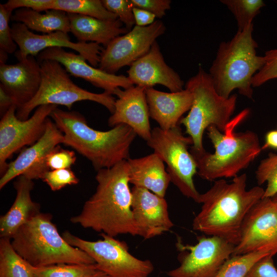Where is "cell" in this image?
Returning <instances> with one entry per match:
<instances>
[{
  "label": "cell",
  "mask_w": 277,
  "mask_h": 277,
  "mask_svg": "<svg viewBox=\"0 0 277 277\" xmlns=\"http://www.w3.org/2000/svg\"><path fill=\"white\" fill-rule=\"evenodd\" d=\"M12 13L0 4V63H5L8 54L15 53L17 44L14 41L9 22Z\"/></svg>",
  "instance_id": "obj_33"
},
{
  "label": "cell",
  "mask_w": 277,
  "mask_h": 277,
  "mask_svg": "<svg viewBox=\"0 0 277 277\" xmlns=\"http://www.w3.org/2000/svg\"><path fill=\"white\" fill-rule=\"evenodd\" d=\"M62 235L68 244L89 255L100 270L112 277H149L154 270L150 260L135 257L126 243L115 237L101 233L102 239L90 241L68 231Z\"/></svg>",
  "instance_id": "obj_10"
},
{
  "label": "cell",
  "mask_w": 277,
  "mask_h": 277,
  "mask_svg": "<svg viewBox=\"0 0 277 277\" xmlns=\"http://www.w3.org/2000/svg\"><path fill=\"white\" fill-rule=\"evenodd\" d=\"M135 25L140 27L147 26L155 21V15L143 9L133 7L132 9Z\"/></svg>",
  "instance_id": "obj_40"
},
{
  "label": "cell",
  "mask_w": 277,
  "mask_h": 277,
  "mask_svg": "<svg viewBox=\"0 0 277 277\" xmlns=\"http://www.w3.org/2000/svg\"><path fill=\"white\" fill-rule=\"evenodd\" d=\"M145 92L150 117L165 130L177 126L193 102L192 93L185 88L176 92H166L150 87L146 88Z\"/></svg>",
  "instance_id": "obj_22"
},
{
  "label": "cell",
  "mask_w": 277,
  "mask_h": 277,
  "mask_svg": "<svg viewBox=\"0 0 277 277\" xmlns=\"http://www.w3.org/2000/svg\"><path fill=\"white\" fill-rule=\"evenodd\" d=\"M10 20L23 24L30 30L45 34L70 32L68 14L61 10H48L42 13L29 8H21L14 10Z\"/></svg>",
  "instance_id": "obj_27"
},
{
  "label": "cell",
  "mask_w": 277,
  "mask_h": 277,
  "mask_svg": "<svg viewBox=\"0 0 277 277\" xmlns=\"http://www.w3.org/2000/svg\"><path fill=\"white\" fill-rule=\"evenodd\" d=\"M165 30L166 27L160 20L147 26L135 25L126 33L114 38L104 48L100 55L99 68L115 74L123 67L130 66L149 51L156 39Z\"/></svg>",
  "instance_id": "obj_13"
},
{
  "label": "cell",
  "mask_w": 277,
  "mask_h": 277,
  "mask_svg": "<svg viewBox=\"0 0 277 277\" xmlns=\"http://www.w3.org/2000/svg\"><path fill=\"white\" fill-rule=\"evenodd\" d=\"M16 196L9 210L0 217V236L11 239L17 230L40 212V205L34 202L31 191L34 183L23 175L14 182Z\"/></svg>",
  "instance_id": "obj_23"
},
{
  "label": "cell",
  "mask_w": 277,
  "mask_h": 277,
  "mask_svg": "<svg viewBox=\"0 0 277 277\" xmlns=\"http://www.w3.org/2000/svg\"><path fill=\"white\" fill-rule=\"evenodd\" d=\"M255 252L277 253V203L272 198L262 199L247 214L232 255Z\"/></svg>",
  "instance_id": "obj_12"
},
{
  "label": "cell",
  "mask_w": 277,
  "mask_h": 277,
  "mask_svg": "<svg viewBox=\"0 0 277 277\" xmlns=\"http://www.w3.org/2000/svg\"><path fill=\"white\" fill-rule=\"evenodd\" d=\"M54 105L38 106L33 115L26 120L16 115L17 106L13 104L0 121V173L7 170L8 160L14 153L25 146H31L43 135L47 120L57 108Z\"/></svg>",
  "instance_id": "obj_11"
},
{
  "label": "cell",
  "mask_w": 277,
  "mask_h": 277,
  "mask_svg": "<svg viewBox=\"0 0 277 277\" xmlns=\"http://www.w3.org/2000/svg\"><path fill=\"white\" fill-rule=\"evenodd\" d=\"M268 148L277 149V130L269 131L266 134L265 143L261 149L263 150Z\"/></svg>",
  "instance_id": "obj_42"
},
{
  "label": "cell",
  "mask_w": 277,
  "mask_h": 277,
  "mask_svg": "<svg viewBox=\"0 0 277 277\" xmlns=\"http://www.w3.org/2000/svg\"><path fill=\"white\" fill-rule=\"evenodd\" d=\"M64 134L49 117L42 137L30 147L23 149L17 157L8 163L6 171L1 176L0 189L10 181L23 175L31 180L41 179L49 170L45 164L47 154L56 146L63 143Z\"/></svg>",
  "instance_id": "obj_16"
},
{
  "label": "cell",
  "mask_w": 277,
  "mask_h": 277,
  "mask_svg": "<svg viewBox=\"0 0 277 277\" xmlns=\"http://www.w3.org/2000/svg\"><path fill=\"white\" fill-rule=\"evenodd\" d=\"M100 271L95 264L33 266L34 277H94Z\"/></svg>",
  "instance_id": "obj_29"
},
{
  "label": "cell",
  "mask_w": 277,
  "mask_h": 277,
  "mask_svg": "<svg viewBox=\"0 0 277 277\" xmlns=\"http://www.w3.org/2000/svg\"><path fill=\"white\" fill-rule=\"evenodd\" d=\"M272 200L277 203V194L272 197Z\"/></svg>",
  "instance_id": "obj_44"
},
{
  "label": "cell",
  "mask_w": 277,
  "mask_h": 277,
  "mask_svg": "<svg viewBox=\"0 0 277 277\" xmlns=\"http://www.w3.org/2000/svg\"><path fill=\"white\" fill-rule=\"evenodd\" d=\"M127 73V77L133 85L147 88L161 85L171 92L184 89L183 81L165 63L156 41L146 54L130 66Z\"/></svg>",
  "instance_id": "obj_21"
},
{
  "label": "cell",
  "mask_w": 277,
  "mask_h": 277,
  "mask_svg": "<svg viewBox=\"0 0 277 277\" xmlns=\"http://www.w3.org/2000/svg\"><path fill=\"white\" fill-rule=\"evenodd\" d=\"M131 210L139 236L145 240L160 235L174 226L170 219L164 197L147 189L134 187L131 190Z\"/></svg>",
  "instance_id": "obj_18"
},
{
  "label": "cell",
  "mask_w": 277,
  "mask_h": 277,
  "mask_svg": "<svg viewBox=\"0 0 277 277\" xmlns=\"http://www.w3.org/2000/svg\"><path fill=\"white\" fill-rule=\"evenodd\" d=\"M249 112V109H245L231 119L224 132L214 126L208 127L207 135L214 152L192 154L197 164V173L202 179L211 181L234 177L259 155L262 149L255 132L250 130L234 132Z\"/></svg>",
  "instance_id": "obj_4"
},
{
  "label": "cell",
  "mask_w": 277,
  "mask_h": 277,
  "mask_svg": "<svg viewBox=\"0 0 277 277\" xmlns=\"http://www.w3.org/2000/svg\"><path fill=\"white\" fill-rule=\"evenodd\" d=\"M147 145L167 164V171L171 182L185 196L200 203L201 194L193 182L197 172L196 161L188 150L193 142L190 136H185L177 126L168 130L159 127L151 130Z\"/></svg>",
  "instance_id": "obj_9"
},
{
  "label": "cell",
  "mask_w": 277,
  "mask_h": 277,
  "mask_svg": "<svg viewBox=\"0 0 277 277\" xmlns=\"http://www.w3.org/2000/svg\"><path fill=\"white\" fill-rule=\"evenodd\" d=\"M11 31L12 38L19 47V50L14 53L18 61L29 55L37 56L41 52L49 48L66 47L77 52L90 65L94 67L99 65L104 48L98 44L72 42L68 33L61 31L35 34L21 23H13Z\"/></svg>",
  "instance_id": "obj_15"
},
{
  "label": "cell",
  "mask_w": 277,
  "mask_h": 277,
  "mask_svg": "<svg viewBox=\"0 0 277 277\" xmlns=\"http://www.w3.org/2000/svg\"><path fill=\"white\" fill-rule=\"evenodd\" d=\"M127 161L129 183L164 197L171 180L164 162L157 154L153 152L140 158H129Z\"/></svg>",
  "instance_id": "obj_24"
},
{
  "label": "cell",
  "mask_w": 277,
  "mask_h": 277,
  "mask_svg": "<svg viewBox=\"0 0 277 277\" xmlns=\"http://www.w3.org/2000/svg\"><path fill=\"white\" fill-rule=\"evenodd\" d=\"M94 277H112L109 275L100 271Z\"/></svg>",
  "instance_id": "obj_43"
},
{
  "label": "cell",
  "mask_w": 277,
  "mask_h": 277,
  "mask_svg": "<svg viewBox=\"0 0 277 277\" xmlns=\"http://www.w3.org/2000/svg\"><path fill=\"white\" fill-rule=\"evenodd\" d=\"M259 185L267 182L262 199L272 198L277 194V154L270 153L261 161L255 171Z\"/></svg>",
  "instance_id": "obj_32"
},
{
  "label": "cell",
  "mask_w": 277,
  "mask_h": 277,
  "mask_svg": "<svg viewBox=\"0 0 277 277\" xmlns=\"http://www.w3.org/2000/svg\"><path fill=\"white\" fill-rule=\"evenodd\" d=\"M105 8L114 14L130 31L135 25L131 0H102Z\"/></svg>",
  "instance_id": "obj_34"
},
{
  "label": "cell",
  "mask_w": 277,
  "mask_h": 277,
  "mask_svg": "<svg viewBox=\"0 0 277 277\" xmlns=\"http://www.w3.org/2000/svg\"><path fill=\"white\" fill-rule=\"evenodd\" d=\"M0 87L12 98L17 109L38 91L41 82L40 64L32 55L14 64L0 63Z\"/></svg>",
  "instance_id": "obj_20"
},
{
  "label": "cell",
  "mask_w": 277,
  "mask_h": 277,
  "mask_svg": "<svg viewBox=\"0 0 277 277\" xmlns=\"http://www.w3.org/2000/svg\"><path fill=\"white\" fill-rule=\"evenodd\" d=\"M234 16L238 31H242L253 23L254 18L265 5L262 0H221Z\"/></svg>",
  "instance_id": "obj_31"
},
{
  "label": "cell",
  "mask_w": 277,
  "mask_h": 277,
  "mask_svg": "<svg viewBox=\"0 0 277 277\" xmlns=\"http://www.w3.org/2000/svg\"><path fill=\"white\" fill-rule=\"evenodd\" d=\"M185 88L192 94L193 102L188 114L180 123L192 140L190 152L201 154L206 151L203 145L204 131L210 126L224 132L231 120L237 101L236 94L228 98L216 91L210 74L199 66L197 73L186 82Z\"/></svg>",
  "instance_id": "obj_7"
},
{
  "label": "cell",
  "mask_w": 277,
  "mask_h": 277,
  "mask_svg": "<svg viewBox=\"0 0 277 277\" xmlns=\"http://www.w3.org/2000/svg\"><path fill=\"white\" fill-rule=\"evenodd\" d=\"M247 180L245 173L236 176L230 183L219 179L201 194L202 205L193 220V229L236 245L246 216L264 193L260 186L247 190Z\"/></svg>",
  "instance_id": "obj_2"
},
{
  "label": "cell",
  "mask_w": 277,
  "mask_h": 277,
  "mask_svg": "<svg viewBox=\"0 0 277 277\" xmlns=\"http://www.w3.org/2000/svg\"><path fill=\"white\" fill-rule=\"evenodd\" d=\"M178 246L188 251L176 268L167 272L169 277H214L233 254L235 245L224 239L202 236L194 245Z\"/></svg>",
  "instance_id": "obj_14"
},
{
  "label": "cell",
  "mask_w": 277,
  "mask_h": 277,
  "mask_svg": "<svg viewBox=\"0 0 277 277\" xmlns=\"http://www.w3.org/2000/svg\"><path fill=\"white\" fill-rule=\"evenodd\" d=\"M253 30L251 23L219 46L209 74L216 92L225 98L235 89L245 97L252 98V78L265 63L264 56L256 54L258 44L253 38Z\"/></svg>",
  "instance_id": "obj_5"
},
{
  "label": "cell",
  "mask_w": 277,
  "mask_h": 277,
  "mask_svg": "<svg viewBox=\"0 0 277 277\" xmlns=\"http://www.w3.org/2000/svg\"><path fill=\"white\" fill-rule=\"evenodd\" d=\"M14 104L12 98L0 87V110L3 116L10 107Z\"/></svg>",
  "instance_id": "obj_41"
},
{
  "label": "cell",
  "mask_w": 277,
  "mask_h": 277,
  "mask_svg": "<svg viewBox=\"0 0 277 277\" xmlns=\"http://www.w3.org/2000/svg\"><path fill=\"white\" fill-rule=\"evenodd\" d=\"M267 255H270L261 252L232 255L214 277H246L254 265Z\"/></svg>",
  "instance_id": "obj_30"
},
{
  "label": "cell",
  "mask_w": 277,
  "mask_h": 277,
  "mask_svg": "<svg viewBox=\"0 0 277 277\" xmlns=\"http://www.w3.org/2000/svg\"><path fill=\"white\" fill-rule=\"evenodd\" d=\"M133 7L143 9L162 18L166 11L170 9V0H131Z\"/></svg>",
  "instance_id": "obj_38"
},
{
  "label": "cell",
  "mask_w": 277,
  "mask_h": 277,
  "mask_svg": "<svg viewBox=\"0 0 277 277\" xmlns=\"http://www.w3.org/2000/svg\"><path fill=\"white\" fill-rule=\"evenodd\" d=\"M76 160L73 151L64 149L57 145L47 154L45 164L49 170L70 168Z\"/></svg>",
  "instance_id": "obj_37"
},
{
  "label": "cell",
  "mask_w": 277,
  "mask_h": 277,
  "mask_svg": "<svg viewBox=\"0 0 277 277\" xmlns=\"http://www.w3.org/2000/svg\"><path fill=\"white\" fill-rule=\"evenodd\" d=\"M276 30H277V28H276Z\"/></svg>",
  "instance_id": "obj_45"
},
{
  "label": "cell",
  "mask_w": 277,
  "mask_h": 277,
  "mask_svg": "<svg viewBox=\"0 0 277 277\" xmlns=\"http://www.w3.org/2000/svg\"><path fill=\"white\" fill-rule=\"evenodd\" d=\"M39 63L40 87L29 102L16 109V115L18 119L27 120L31 112L41 105H62L70 110L75 103L83 101L97 103L111 114L113 113L115 99L112 94L105 91L93 93L78 87L70 79L64 67L56 61L44 60Z\"/></svg>",
  "instance_id": "obj_8"
},
{
  "label": "cell",
  "mask_w": 277,
  "mask_h": 277,
  "mask_svg": "<svg viewBox=\"0 0 277 277\" xmlns=\"http://www.w3.org/2000/svg\"><path fill=\"white\" fill-rule=\"evenodd\" d=\"M127 160L97 171L96 190L87 200L81 213L71 217L73 224L115 237L139 236L132 210Z\"/></svg>",
  "instance_id": "obj_1"
},
{
  "label": "cell",
  "mask_w": 277,
  "mask_h": 277,
  "mask_svg": "<svg viewBox=\"0 0 277 277\" xmlns=\"http://www.w3.org/2000/svg\"><path fill=\"white\" fill-rule=\"evenodd\" d=\"M48 213L39 212L22 226L11 239L17 253L34 267L62 264H94L82 250L68 244Z\"/></svg>",
  "instance_id": "obj_6"
},
{
  "label": "cell",
  "mask_w": 277,
  "mask_h": 277,
  "mask_svg": "<svg viewBox=\"0 0 277 277\" xmlns=\"http://www.w3.org/2000/svg\"><path fill=\"white\" fill-rule=\"evenodd\" d=\"M0 277H34L33 266L14 250L11 239H0Z\"/></svg>",
  "instance_id": "obj_28"
},
{
  "label": "cell",
  "mask_w": 277,
  "mask_h": 277,
  "mask_svg": "<svg viewBox=\"0 0 277 277\" xmlns=\"http://www.w3.org/2000/svg\"><path fill=\"white\" fill-rule=\"evenodd\" d=\"M42 180L55 191L64 188L67 185H76L79 182L71 168L62 169L47 171Z\"/></svg>",
  "instance_id": "obj_36"
},
{
  "label": "cell",
  "mask_w": 277,
  "mask_h": 277,
  "mask_svg": "<svg viewBox=\"0 0 277 277\" xmlns=\"http://www.w3.org/2000/svg\"><path fill=\"white\" fill-rule=\"evenodd\" d=\"M67 14L70 32L78 42H91L106 47L114 38L129 31L118 18L105 20L78 14Z\"/></svg>",
  "instance_id": "obj_25"
},
{
  "label": "cell",
  "mask_w": 277,
  "mask_h": 277,
  "mask_svg": "<svg viewBox=\"0 0 277 277\" xmlns=\"http://www.w3.org/2000/svg\"><path fill=\"white\" fill-rule=\"evenodd\" d=\"M19 6L40 12L57 10L67 13L85 15L101 19L118 18L116 15L105 8L100 0H21Z\"/></svg>",
  "instance_id": "obj_26"
},
{
  "label": "cell",
  "mask_w": 277,
  "mask_h": 277,
  "mask_svg": "<svg viewBox=\"0 0 277 277\" xmlns=\"http://www.w3.org/2000/svg\"><path fill=\"white\" fill-rule=\"evenodd\" d=\"M146 88L132 86L127 89H118L114 93V111L108 120L109 126L125 124L131 127L146 142L151 135L149 111L146 96Z\"/></svg>",
  "instance_id": "obj_19"
},
{
  "label": "cell",
  "mask_w": 277,
  "mask_h": 277,
  "mask_svg": "<svg viewBox=\"0 0 277 277\" xmlns=\"http://www.w3.org/2000/svg\"><path fill=\"white\" fill-rule=\"evenodd\" d=\"M37 60L38 62L47 60L56 61L72 76L82 78L112 95L119 88L126 89L133 86L127 76L109 73L90 65L81 55L66 51L63 48L46 49L37 55Z\"/></svg>",
  "instance_id": "obj_17"
},
{
  "label": "cell",
  "mask_w": 277,
  "mask_h": 277,
  "mask_svg": "<svg viewBox=\"0 0 277 277\" xmlns=\"http://www.w3.org/2000/svg\"><path fill=\"white\" fill-rule=\"evenodd\" d=\"M264 56V65L252 78V87H259L270 80L277 78V48L266 51Z\"/></svg>",
  "instance_id": "obj_35"
},
{
  "label": "cell",
  "mask_w": 277,
  "mask_h": 277,
  "mask_svg": "<svg viewBox=\"0 0 277 277\" xmlns=\"http://www.w3.org/2000/svg\"><path fill=\"white\" fill-rule=\"evenodd\" d=\"M50 116L64 134L63 144L90 161L96 171L129 158L130 147L136 136L129 126L120 124L105 131L95 130L81 113L57 107Z\"/></svg>",
  "instance_id": "obj_3"
},
{
  "label": "cell",
  "mask_w": 277,
  "mask_h": 277,
  "mask_svg": "<svg viewBox=\"0 0 277 277\" xmlns=\"http://www.w3.org/2000/svg\"><path fill=\"white\" fill-rule=\"evenodd\" d=\"M272 256H266L257 262L246 277H277L276 268Z\"/></svg>",
  "instance_id": "obj_39"
}]
</instances>
